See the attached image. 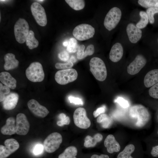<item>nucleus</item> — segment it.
Instances as JSON below:
<instances>
[{
  "label": "nucleus",
  "mask_w": 158,
  "mask_h": 158,
  "mask_svg": "<svg viewBox=\"0 0 158 158\" xmlns=\"http://www.w3.org/2000/svg\"><path fill=\"white\" fill-rule=\"evenodd\" d=\"M120 27L119 39L126 48L133 49L138 44L143 37L145 29L138 28L135 23L128 20H123Z\"/></svg>",
  "instance_id": "1"
},
{
  "label": "nucleus",
  "mask_w": 158,
  "mask_h": 158,
  "mask_svg": "<svg viewBox=\"0 0 158 158\" xmlns=\"http://www.w3.org/2000/svg\"><path fill=\"white\" fill-rule=\"evenodd\" d=\"M126 6L123 1H121L118 5L111 7L106 13L103 20L104 28L111 32L120 25L125 16Z\"/></svg>",
  "instance_id": "2"
},
{
  "label": "nucleus",
  "mask_w": 158,
  "mask_h": 158,
  "mask_svg": "<svg viewBox=\"0 0 158 158\" xmlns=\"http://www.w3.org/2000/svg\"><path fill=\"white\" fill-rule=\"evenodd\" d=\"M129 115L133 118H137L136 126L142 127L149 121L150 116L148 109L141 104H136L132 106L129 110Z\"/></svg>",
  "instance_id": "3"
},
{
  "label": "nucleus",
  "mask_w": 158,
  "mask_h": 158,
  "mask_svg": "<svg viewBox=\"0 0 158 158\" xmlns=\"http://www.w3.org/2000/svg\"><path fill=\"white\" fill-rule=\"evenodd\" d=\"M90 71L97 80H104L107 77V72L105 63L103 61L98 57H94L90 60Z\"/></svg>",
  "instance_id": "4"
},
{
  "label": "nucleus",
  "mask_w": 158,
  "mask_h": 158,
  "mask_svg": "<svg viewBox=\"0 0 158 158\" xmlns=\"http://www.w3.org/2000/svg\"><path fill=\"white\" fill-rule=\"evenodd\" d=\"M27 78L33 82H41L44 78V74L42 64L37 62L31 63L25 71Z\"/></svg>",
  "instance_id": "5"
},
{
  "label": "nucleus",
  "mask_w": 158,
  "mask_h": 158,
  "mask_svg": "<svg viewBox=\"0 0 158 158\" xmlns=\"http://www.w3.org/2000/svg\"><path fill=\"white\" fill-rule=\"evenodd\" d=\"M95 29L91 25L82 24L75 27L73 31V35L75 39L80 41L89 39L93 37Z\"/></svg>",
  "instance_id": "6"
},
{
  "label": "nucleus",
  "mask_w": 158,
  "mask_h": 158,
  "mask_svg": "<svg viewBox=\"0 0 158 158\" xmlns=\"http://www.w3.org/2000/svg\"><path fill=\"white\" fill-rule=\"evenodd\" d=\"M29 31L27 22L23 18H19L14 26V33L16 41L20 44L24 43L26 41Z\"/></svg>",
  "instance_id": "7"
},
{
  "label": "nucleus",
  "mask_w": 158,
  "mask_h": 158,
  "mask_svg": "<svg viewBox=\"0 0 158 158\" xmlns=\"http://www.w3.org/2000/svg\"><path fill=\"white\" fill-rule=\"evenodd\" d=\"M78 76L77 71L71 68L57 71L55 74V79L58 83L65 85L75 80Z\"/></svg>",
  "instance_id": "8"
},
{
  "label": "nucleus",
  "mask_w": 158,
  "mask_h": 158,
  "mask_svg": "<svg viewBox=\"0 0 158 158\" xmlns=\"http://www.w3.org/2000/svg\"><path fill=\"white\" fill-rule=\"evenodd\" d=\"M62 141V136L60 133H53L48 135L44 140V148L47 152L53 153L59 148Z\"/></svg>",
  "instance_id": "9"
},
{
  "label": "nucleus",
  "mask_w": 158,
  "mask_h": 158,
  "mask_svg": "<svg viewBox=\"0 0 158 158\" xmlns=\"http://www.w3.org/2000/svg\"><path fill=\"white\" fill-rule=\"evenodd\" d=\"M147 62V60L145 55L142 53H138L127 67L128 73L131 75L138 73L145 66Z\"/></svg>",
  "instance_id": "10"
},
{
  "label": "nucleus",
  "mask_w": 158,
  "mask_h": 158,
  "mask_svg": "<svg viewBox=\"0 0 158 158\" xmlns=\"http://www.w3.org/2000/svg\"><path fill=\"white\" fill-rule=\"evenodd\" d=\"M74 122L78 127L86 129L89 128L91 125V122L87 117L85 109L79 107L75 110L73 114Z\"/></svg>",
  "instance_id": "11"
},
{
  "label": "nucleus",
  "mask_w": 158,
  "mask_h": 158,
  "mask_svg": "<svg viewBox=\"0 0 158 158\" xmlns=\"http://www.w3.org/2000/svg\"><path fill=\"white\" fill-rule=\"evenodd\" d=\"M32 14L37 23L42 26H45L47 23V19L45 10L39 3L34 2L31 6Z\"/></svg>",
  "instance_id": "12"
},
{
  "label": "nucleus",
  "mask_w": 158,
  "mask_h": 158,
  "mask_svg": "<svg viewBox=\"0 0 158 158\" xmlns=\"http://www.w3.org/2000/svg\"><path fill=\"white\" fill-rule=\"evenodd\" d=\"M5 146L0 145V158H6L17 150L19 147L18 141L13 138L6 140Z\"/></svg>",
  "instance_id": "13"
},
{
  "label": "nucleus",
  "mask_w": 158,
  "mask_h": 158,
  "mask_svg": "<svg viewBox=\"0 0 158 158\" xmlns=\"http://www.w3.org/2000/svg\"><path fill=\"white\" fill-rule=\"evenodd\" d=\"M124 44L118 39L112 46L109 53V59L112 62L117 63L123 59L126 49Z\"/></svg>",
  "instance_id": "14"
},
{
  "label": "nucleus",
  "mask_w": 158,
  "mask_h": 158,
  "mask_svg": "<svg viewBox=\"0 0 158 158\" xmlns=\"http://www.w3.org/2000/svg\"><path fill=\"white\" fill-rule=\"evenodd\" d=\"M16 133L20 135L27 134L30 129V124L25 114L20 113L17 114L16 118Z\"/></svg>",
  "instance_id": "15"
},
{
  "label": "nucleus",
  "mask_w": 158,
  "mask_h": 158,
  "mask_svg": "<svg viewBox=\"0 0 158 158\" xmlns=\"http://www.w3.org/2000/svg\"><path fill=\"white\" fill-rule=\"evenodd\" d=\"M27 105L30 111L35 115L39 117H45L49 112L45 107L40 104L34 99L29 100L28 102Z\"/></svg>",
  "instance_id": "16"
},
{
  "label": "nucleus",
  "mask_w": 158,
  "mask_h": 158,
  "mask_svg": "<svg viewBox=\"0 0 158 158\" xmlns=\"http://www.w3.org/2000/svg\"><path fill=\"white\" fill-rule=\"evenodd\" d=\"M104 144L107 148V152L110 154L118 152L121 149L119 143L112 135L110 134L107 136L104 141Z\"/></svg>",
  "instance_id": "17"
},
{
  "label": "nucleus",
  "mask_w": 158,
  "mask_h": 158,
  "mask_svg": "<svg viewBox=\"0 0 158 158\" xmlns=\"http://www.w3.org/2000/svg\"><path fill=\"white\" fill-rule=\"evenodd\" d=\"M19 98L18 95L12 93L6 97L3 102V107L6 110H9L14 109L16 106Z\"/></svg>",
  "instance_id": "18"
},
{
  "label": "nucleus",
  "mask_w": 158,
  "mask_h": 158,
  "mask_svg": "<svg viewBox=\"0 0 158 158\" xmlns=\"http://www.w3.org/2000/svg\"><path fill=\"white\" fill-rule=\"evenodd\" d=\"M16 120L13 117H10L6 120V124L1 128V132L3 135H11L16 133Z\"/></svg>",
  "instance_id": "19"
},
{
  "label": "nucleus",
  "mask_w": 158,
  "mask_h": 158,
  "mask_svg": "<svg viewBox=\"0 0 158 158\" xmlns=\"http://www.w3.org/2000/svg\"><path fill=\"white\" fill-rule=\"evenodd\" d=\"M158 83V69H154L148 72L145 75L144 83L146 87H152Z\"/></svg>",
  "instance_id": "20"
},
{
  "label": "nucleus",
  "mask_w": 158,
  "mask_h": 158,
  "mask_svg": "<svg viewBox=\"0 0 158 158\" xmlns=\"http://www.w3.org/2000/svg\"><path fill=\"white\" fill-rule=\"evenodd\" d=\"M0 80L5 85L13 89L16 86L17 81L11 74L7 72H2L0 74Z\"/></svg>",
  "instance_id": "21"
},
{
  "label": "nucleus",
  "mask_w": 158,
  "mask_h": 158,
  "mask_svg": "<svg viewBox=\"0 0 158 158\" xmlns=\"http://www.w3.org/2000/svg\"><path fill=\"white\" fill-rule=\"evenodd\" d=\"M5 63L4 68L6 70H10L16 68L18 66L19 61L15 58L14 54L11 53L6 54L4 56Z\"/></svg>",
  "instance_id": "22"
},
{
  "label": "nucleus",
  "mask_w": 158,
  "mask_h": 158,
  "mask_svg": "<svg viewBox=\"0 0 158 158\" xmlns=\"http://www.w3.org/2000/svg\"><path fill=\"white\" fill-rule=\"evenodd\" d=\"M103 138L102 135L99 133L95 134L93 137L88 135L85 139L84 146L86 148L93 147L97 142L102 141Z\"/></svg>",
  "instance_id": "23"
},
{
  "label": "nucleus",
  "mask_w": 158,
  "mask_h": 158,
  "mask_svg": "<svg viewBox=\"0 0 158 158\" xmlns=\"http://www.w3.org/2000/svg\"><path fill=\"white\" fill-rule=\"evenodd\" d=\"M140 19L135 24L136 27L141 29H144L149 22V19L145 11L140 10L139 12Z\"/></svg>",
  "instance_id": "24"
},
{
  "label": "nucleus",
  "mask_w": 158,
  "mask_h": 158,
  "mask_svg": "<svg viewBox=\"0 0 158 158\" xmlns=\"http://www.w3.org/2000/svg\"><path fill=\"white\" fill-rule=\"evenodd\" d=\"M78 153L77 148L74 146H70L66 148L63 152L60 154L58 158H77Z\"/></svg>",
  "instance_id": "25"
},
{
  "label": "nucleus",
  "mask_w": 158,
  "mask_h": 158,
  "mask_svg": "<svg viewBox=\"0 0 158 158\" xmlns=\"http://www.w3.org/2000/svg\"><path fill=\"white\" fill-rule=\"evenodd\" d=\"M26 42L27 46L30 49L37 47L39 44L38 41L35 37L34 33L32 30L29 31Z\"/></svg>",
  "instance_id": "26"
},
{
  "label": "nucleus",
  "mask_w": 158,
  "mask_h": 158,
  "mask_svg": "<svg viewBox=\"0 0 158 158\" xmlns=\"http://www.w3.org/2000/svg\"><path fill=\"white\" fill-rule=\"evenodd\" d=\"M97 122L100 123L103 128H107L111 125L112 120L107 114H101L98 117Z\"/></svg>",
  "instance_id": "27"
},
{
  "label": "nucleus",
  "mask_w": 158,
  "mask_h": 158,
  "mask_svg": "<svg viewBox=\"0 0 158 158\" xmlns=\"http://www.w3.org/2000/svg\"><path fill=\"white\" fill-rule=\"evenodd\" d=\"M135 149L133 144H129L125 147L123 150L118 155L117 158H133L131 156Z\"/></svg>",
  "instance_id": "28"
},
{
  "label": "nucleus",
  "mask_w": 158,
  "mask_h": 158,
  "mask_svg": "<svg viewBox=\"0 0 158 158\" xmlns=\"http://www.w3.org/2000/svg\"><path fill=\"white\" fill-rule=\"evenodd\" d=\"M65 1L72 8L75 10L83 9L85 5V1L83 0H66Z\"/></svg>",
  "instance_id": "29"
},
{
  "label": "nucleus",
  "mask_w": 158,
  "mask_h": 158,
  "mask_svg": "<svg viewBox=\"0 0 158 158\" xmlns=\"http://www.w3.org/2000/svg\"><path fill=\"white\" fill-rule=\"evenodd\" d=\"M136 1L138 5L146 9L150 7L158 8V0H138Z\"/></svg>",
  "instance_id": "30"
},
{
  "label": "nucleus",
  "mask_w": 158,
  "mask_h": 158,
  "mask_svg": "<svg viewBox=\"0 0 158 158\" xmlns=\"http://www.w3.org/2000/svg\"><path fill=\"white\" fill-rule=\"evenodd\" d=\"M79 47L76 39L71 38L69 40L66 50L69 52L74 53L78 51Z\"/></svg>",
  "instance_id": "31"
},
{
  "label": "nucleus",
  "mask_w": 158,
  "mask_h": 158,
  "mask_svg": "<svg viewBox=\"0 0 158 158\" xmlns=\"http://www.w3.org/2000/svg\"><path fill=\"white\" fill-rule=\"evenodd\" d=\"M145 11L147 14L149 23L152 24H154L155 22L154 15L155 14L158 13V8H149L146 9Z\"/></svg>",
  "instance_id": "32"
},
{
  "label": "nucleus",
  "mask_w": 158,
  "mask_h": 158,
  "mask_svg": "<svg viewBox=\"0 0 158 158\" xmlns=\"http://www.w3.org/2000/svg\"><path fill=\"white\" fill-rule=\"evenodd\" d=\"M60 121L57 122V124L59 126H62L64 125H68L70 123V120L68 116H66L64 113L60 114L59 116Z\"/></svg>",
  "instance_id": "33"
},
{
  "label": "nucleus",
  "mask_w": 158,
  "mask_h": 158,
  "mask_svg": "<svg viewBox=\"0 0 158 158\" xmlns=\"http://www.w3.org/2000/svg\"><path fill=\"white\" fill-rule=\"evenodd\" d=\"M0 101H3L5 99V95L8 94L10 92V89L7 86H3L2 84H0Z\"/></svg>",
  "instance_id": "34"
},
{
  "label": "nucleus",
  "mask_w": 158,
  "mask_h": 158,
  "mask_svg": "<svg viewBox=\"0 0 158 158\" xmlns=\"http://www.w3.org/2000/svg\"><path fill=\"white\" fill-rule=\"evenodd\" d=\"M73 65V63L69 60L65 63H56L55 64V67L58 69L64 70L71 68Z\"/></svg>",
  "instance_id": "35"
},
{
  "label": "nucleus",
  "mask_w": 158,
  "mask_h": 158,
  "mask_svg": "<svg viewBox=\"0 0 158 158\" xmlns=\"http://www.w3.org/2000/svg\"><path fill=\"white\" fill-rule=\"evenodd\" d=\"M149 93L151 97L158 99V83L151 87L149 90Z\"/></svg>",
  "instance_id": "36"
},
{
  "label": "nucleus",
  "mask_w": 158,
  "mask_h": 158,
  "mask_svg": "<svg viewBox=\"0 0 158 158\" xmlns=\"http://www.w3.org/2000/svg\"><path fill=\"white\" fill-rule=\"evenodd\" d=\"M115 102L118 103L121 107L124 108H128L129 106V104L127 101L123 98L119 97L115 100Z\"/></svg>",
  "instance_id": "37"
},
{
  "label": "nucleus",
  "mask_w": 158,
  "mask_h": 158,
  "mask_svg": "<svg viewBox=\"0 0 158 158\" xmlns=\"http://www.w3.org/2000/svg\"><path fill=\"white\" fill-rule=\"evenodd\" d=\"M95 51V48L92 44L88 45L84 51L83 58H84L88 56L92 55Z\"/></svg>",
  "instance_id": "38"
},
{
  "label": "nucleus",
  "mask_w": 158,
  "mask_h": 158,
  "mask_svg": "<svg viewBox=\"0 0 158 158\" xmlns=\"http://www.w3.org/2000/svg\"><path fill=\"white\" fill-rule=\"evenodd\" d=\"M44 146L42 144H38L34 147L33 152L35 155H38L41 154L43 152L44 150Z\"/></svg>",
  "instance_id": "39"
},
{
  "label": "nucleus",
  "mask_w": 158,
  "mask_h": 158,
  "mask_svg": "<svg viewBox=\"0 0 158 158\" xmlns=\"http://www.w3.org/2000/svg\"><path fill=\"white\" fill-rule=\"evenodd\" d=\"M85 49V46L84 45L81 44L79 46L77 52V57L78 59H83Z\"/></svg>",
  "instance_id": "40"
},
{
  "label": "nucleus",
  "mask_w": 158,
  "mask_h": 158,
  "mask_svg": "<svg viewBox=\"0 0 158 158\" xmlns=\"http://www.w3.org/2000/svg\"><path fill=\"white\" fill-rule=\"evenodd\" d=\"M58 56L60 59L63 61H68L69 58V55L68 53L65 51L59 53Z\"/></svg>",
  "instance_id": "41"
},
{
  "label": "nucleus",
  "mask_w": 158,
  "mask_h": 158,
  "mask_svg": "<svg viewBox=\"0 0 158 158\" xmlns=\"http://www.w3.org/2000/svg\"><path fill=\"white\" fill-rule=\"evenodd\" d=\"M68 99L70 103H73L75 104L83 105V104L81 99L79 98L70 96L68 97Z\"/></svg>",
  "instance_id": "42"
},
{
  "label": "nucleus",
  "mask_w": 158,
  "mask_h": 158,
  "mask_svg": "<svg viewBox=\"0 0 158 158\" xmlns=\"http://www.w3.org/2000/svg\"><path fill=\"white\" fill-rule=\"evenodd\" d=\"M105 110V108L104 107H102L98 108L93 112L94 117L96 118L100 114L104 113Z\"/></svg>",
  "instance_id": "43"
},
{
  "label": "nucleus",
  "mask_w": 158,
  "mask_h": 158,
  "mask_svg": "<svg viewBox=\"0 0 158 158\" xmlns=\"http://www.w3.org/2000/svg\"><path fill=\"white\" fill-rule=\"evenodd\" d=\"M151 154L153 157H158V145L152 147L151 152Z\"/></svg>",
  "instance_id": "44"
},
{
  "label": "nucleus",
  "mask_w": 158,
  "mask_h": 158,
  "mask_svg": "<svg viewBox=\"0 0 158 158\" xmlns=\"http://www.w3.org/2000/svg\"><path fill=\"white\" fill-rule=\"evenodd\" d=\"M90 158H109V156L107 154H101L98 155L97 154H94L91 156Z\"/></svg>",
  "instance_id": "45"
},
{
  "label": "nucleus",
  "mask_w": 158,
  "mask_h": 158,
  "mask_svg": "<svg viewBox=\"0 0 158 158\" xmlns=\"http://www.w3.org/2000/svg\"><path fill=\"white\" fill-rule=\"evenodd\" d=\"M69 61L72 63L73 62H75L76 61L75 58L73 56H71Z\"/></svg>",
  "instance_id": "46"
},
{
  "label": "nucleus",
  "mask_w": 158,
  "mask_h": 158,
  "mask_svg": "<svg viewBox=\"0 0 158 158\" xmlns=\"http://www.w3.org/2000/svg\"><path fill=\"white\" fill-rule=\"evenodd\" d=\"M68 44V42L67 41H65L63 43V44L64 46H67Z\"/></svg>",
  "instance_id": "47"
},
{
  "label": "nucleus",
  "mask_w": 158,
  "mask_h": 158,
  "mask_svg": "<svg viewBox=\"0 0 158 158\" xmlns=\"http://www.w3.org/2000/svg\"><path fill=\"white\" fill-rule=\"evenodd\" d=\"M37 1H39V2H42L43 1H44V0H37Z\"/></svg>",
  "instance_id": "48"
},
{
  "label": "nucleus",
  "mask_w": 158,
  "mask_h": 158,
  "mask_svg": "<svg viewBox=\"0 0 158 158\" xmlns=\"http://www.w3.org/2000/svg\"><path fill=\"white\" fill-rule=\"evenodd\" d=\"M7 1V0H0L1 2H4Z\"/></svg>",
  "instance_id": "49"
},
{
  "label": "nucleus",
  "mask_w": 158,
  "mask_h": 158,
  "mask_svg": "<svg viewBox=\"0 0 158 158\" xmlns=\"http://www.w3.org/2000/svg\"><path fill=\"white\" fill-rule=\"evenodd\" d=\"M157 43L158 46V37L157 39ZM157 51H158V49H157Z\"/></svg>",
  "instance_id": "50"
},
{
  "label": "nucleus",
  "mask_w": 158,
  "mask_h": 158,
  "mask_svg": "<svg viewBox=\"0 0 158 158\" xmlns=\"http://www.w3.org/2000/svg\"><path fill=\"white\" fill-rule=\"evenodd\" d=\"M157 133H158V131H157Z\"/></svg>",
  "instance_id": "51"
}]
</instances>
